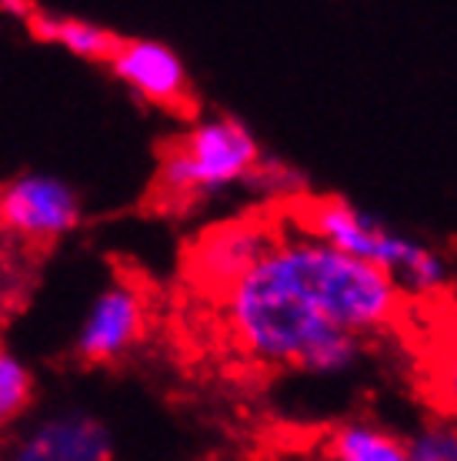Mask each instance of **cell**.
<instances>
[{
    "mask_svg": "<svg viewBox=\"0 0 457 461\" xmlns=\"http://www.w3.org/2000/svg\"><path fill=\"white\" fill-rule=\"evenodd\" d=\"M281 218V238L220 298L218 318L228 345L261 368L341 375L364 355V341L341 331L310 288L298 230Z\"/></svg>",
    "mask_w": 457,
    "mask_h": 461,
    "instance_id": "6da1fadb",
    "label": "cell"
},
{
    "mask_svg": "<svg viewBox=\"0 0 457 461\" xmlns=\"http://www.w3.org/2000/svg\"><path fill=\"white\" fill-rule=\"evenodd\" d=\"M277 211L300 234L381 267L408 298H435L447 288L451 267L444 254L344 197H291Z\"/></svg>",
    "mask_w": 457,
    "mask_h": 461,
    "instance_id": "7a4b0ae2",
    "label": "cell"
},
{
    "mask_svg": "<svg viewBox=\"0 0 457 461\" xmlns=\"http://www.w3.org/2000/svg\"><path fill=\"white\" fill-rule=\"evenodd\" d=\"M261 161V144L240 121L207 117L164 144L150 201L160 211H187L228 187L247 185Z\"/></svg>",
    "mask_w": 457,
    "mask_h": 461,
    "instance_id": "3957f363",
    "label": "cell"
},
{
    "mask_svg": "<svg viewBox=\"0 0 457 461\" xmlns=\"http://www.w3.org/2000/svg\"><path fill=\"white\" fill-rule=\"evenodd\" d=\"M281 238L277 211H254L207 228L184 254V277L197 298L220 304L240 277L247 275Z\"/></svg>",
    "mask_w": 457,
    "mask_h": 461,
    "instance_id": "277c9868",
    "label": "cell"
},
{
    "mask_svg": "<svg viewBox=\"0 0 457 461\" xmlns=\"http://www.w3.org/2000/svg\"><path fill=\"white\" fill-rule=\"evenodd\" d=\"M80 221V197L50 174H21L0 185V230L27 244H54Z\"/></svg>",
    "mask_w": 457,
    "mask_h": 461,
    "instance_id": "5b68a950",
    "label": "cell"
},
{
    "mask_svg": "<svg viewBox=\"0 0 457 461\" xmlns=\"http://www.w3.org/2000/svg\"><path fill=\"white\" fill-rule=\"evenodd\" d=\"M107 64L117 81H124L140 101L177 117H191L197 111L191 74L174 47L148 37H121L114 58Z\"/></svg>",
    "mask_w": 457,
    "mask_h": 461,
    "instance_id": "8992f818",
    "label": "cell"
},
{
    "mask_svg": "<svg viewBox=\"0 0 457 461\" xmlns=\"http://www.w3.org/2000/svg\"><path fill=\"white\" fill-rule=\"evenodd\" d=\"M148 335V301L130 281H114L101 291L80 324L77 357L87 365H111L130 355Z\"/></svg>",
    "mask_w": 457,
    "mask_h": 461,
    "instance_id": "52a82bcc",
    "label": "cell"
},
{
    "mask_svg": "<svg viewBox=\"0 0 457 461\" xmlns=\"http://www.w3.org/2000/svg\"><path fill=\"white\" fill-rule=\"evenodd\" d=\"M114 441L101 418L70 411L27 428L0 461H111Z\"/></svg>",
    "mask_w": 457,
    "mask_h": 461,
    "instance_id": "ba28073f",
    "label": "cell"
},
{
    "mask_svg": "<svg viewBox=\"0 0 457 461\" xmlns=\"http://www.w3.org/2000/svg\"><path fill=\"white\" fill-rule=\"evenodd\" d=\"M27 27L37 41L44 44H58L64 50H70L74 58L84 60H97V64H107L114 58L121 37L114 31H107L101 23H91L84 17H64V14H47L31 7L27 11Z\"/></svg>",
    "mask_w": 457,
    "mask_h": 461,
    "instance_id": "9c48e42d",
    "label": "cell"
},
{
    "mask_svg": "<svg viewBox=\"0 0 457 461\" xmlns=\"http://www.w3.org/2000/svg\"><path fill=\"white\" fill-rule=\"evenodd\" d=\"M331 461H408L404 438L390 435L388 428L374 421H347L334 428L327 438Z\"/></svg>",
    "mask_w": 457,
    "mask_h": 461,
    "instance_id": "30bf717a",
    "label": "cell"
},
{
    "mask_svg": "<svg viewBox=\"0 0 457 461\" xmlns=\"http://www.w3.org/2000/svg\"><path fill=\"white\" fill-rule=\"evenodd\" d=\"M34 394V378L21 361L0 348V428L21 418Z\"/></svg>",
    "mask_w": 457,
    "mask_h": 461,
    "instance_id": "8fae6325",
    "label": "cell"
},
{
    "mask_svg": "<svg viewBox=\"0 0 457 461\" xmlns=\"http://www.w3.org/2000/svg\"><path fill=\"white\" fill-rule=\"evenodd\" d=\"M408 461H457V421L435 418L404 438Z\"/></svg>",
    "mask_w": 457,
    "mask_h": 461,
    "instance_id": "7c38bea8",
    "label": "cell"
},
{
    "mask_svg": "<svg viewBox=\"0 0 457 461\" xmlns=\"http://www.w3.org/2000/svg\"><path fill=\"white\" fill-rule=\"evenodd\" d=\"M431 398L447 421H457V341L447 345L431 365Z\"/></svg>",
    "mask_w": 457,
    "mask_h": 461,
    "instance_id": "4fadbf2b",
    "label": "cell"
}]
</instances>
